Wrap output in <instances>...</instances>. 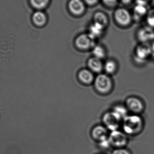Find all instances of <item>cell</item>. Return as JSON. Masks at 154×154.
<instances>
[{
  "instance_id": "28",
  "label": "cell",
  "mask_w": 154,
  "mask_h": 154,
  "mask_svg": "<svg viewBox=\"0 0 154 154\" xmlns=\"http://www.w3.org/2000/svg\"><path fill=\"white\" fill-rule=\"evenodd\" d=\"M152 51L153 56H154V41L151 44Z\"/></svg>"
},
{
  "instance_id": "19",
  "label": "cell",
  "mask_w": 154,
  "mask_h": 154,
  "mask_svg": "<svg viewBox=\"0 0 154 154\" xmlns=\"http://www.w3.org/2000/svg\"><path fill=\"white\" fill-rule=\"evenodd\" d=\"M103 28V27L100 25L95 23L94 25H92L91 27L90 34L89 35L92 39H93L100 35Z\"/></svg>"
},
{
  "instance_id": "16",
  "label": "cell",
  "mask_w": 154,
  "mask_h": 154,
  "mask_svg": "<svg viewBox=\"0 0 154 154\" xmlns=\"http://www.w3.org/2000/svg\"><path fill=\"white\" fill-rule=\"evenodd\" d=\"M92 49L93 57L101 60L105 58V57H106V49L102 46L100 45H97L94 46Z\"/></svg>"
},
{
  "instance_id": "10",
  "label": "cell",
  "mask_w": 154,
  "mask_h": 154,
  "mask_svg": "<svg viewBox=\"0 0 154 154\" xmlns=\"http://www.w3.org/2000/svg\"><path fill=\"white\" fill-rule=\"evenodd\" d=\"M109 136L107 128L103 126H96L91 131V136L100 144L108 141Z\"/></svg>"
},
{
  "instance_id": "18",
  "label": "cell",
  "mask_w": 154,
  "mask_h": 154,
  "mask_svg": "<svg viewBox=\"0 0 154 154\" xmlns=\"http://www.w3.org/2000/svg\"><path fill=\"white\" fill-rule=\"evenodd\" d=\"M113 111L119 115L123 119L128 115V111L125 105H117L113 108Z\"/></svg>"
},
{
  "instance_id": "9",
  "label": "cell",
  "mask_w": 154,
  "mask_h": 154,
  "mask_svg": "<svg viewBox=\"0 0 154 154\" xmlns=\"http://www.w3.org/2000/svg\"><path fill=\"white\" fill-rule=\"evenodd\" d=\"M75 45L80 50L87 51L93 48L94 42L93 39L87 34H82L76 39Z\"/></svg>"
},
{
  "instance_id": "17",
  "label": "cell",
  "mask_w": 154,
  "mask_h": 154,
  "mask_svg": "<svg viewBox=\"0 0 154 154\" xmlns=\"http://www.w3.org/2000/svg\"><path fill=\"white\" fill-rule=\"evenodd\" d=\"M32 19L34 23L38 26H41L46 22V16L42 12L38 11L35 13L32 16Z\"/></svg>"
},
{
  "instance_id": "5",
  "label": "cell",
  "mask_w": 154,
  "mask_h": 154,
  "mask_svg": "<svg viewBox=\"0 0 154 154\" xmlns=\"http://www.w3.org/2000/svg\"><path fill=\"white\" fill-rule=\"evenodd\" d=\"M123 120V119L113 110L105 113L102 117V121L105 127L111 131L117 130Z\"/></svg>"
},
{
  "instance_id": "6",
  "label": "cell",
  "mask_w": 154,
  "mask_h": 154,
  "mask_svg": "<svg viewBox=\"0 0 154 154\" xmlns=\"http://www.w3.org/2000/svg\"><path fill=\"white\" fill-rule=\"evenodd\" d=\"M139 43L152 44L154 41V29L148 25L140 27L137 32Z\"/></svg>"
},
{
  "instance_id": "20",
  "label": "cell",
  "mask_w": 154,
  "mask_h": 154,
  "mask_svg": "<svg viewBox=\"0 0 154 154\" xmlns=\"http://www.w3.org/2000/svg\"><path fill=\"white\" fill-rule=\"evenodd\" d=\"M95 23L104 27L106 24L107 20L106 15L101 12H98L94 16Z\"/></svg>"
},
{
  "instance_id": "23",
  "label": "cell",
  "mask_w": 154,
  "mask_h": 154,
  "mask_svg": "<svg viewBox=\"0 0 154 154\" xmlns=\"http://www.w3.org/2000/svg\"><path fill=\"white\" fill-rule=\"evenodd\" d=\"M112 154H131L128 150L123 148H117L112 152Z\"/></svg>"
},
{
  "instance_id": "24",
  "label": "cell",
  "mask_w": 154,
  "mask_h": 154,
  "mask_svg": "<svg viewBox=\"0 0 154 154\" xmlns=\"http://www.w3.org/2000/svg\"><path fill=\"white\" fill-rule=\"evenodd\" d=\"M106 4L109 5H115L117 2V0H103Z\"/></svg>"
},
{
  "instance_id": "8",
  "label": "cell",
  "mask_w": 154,
  "mask_h": 154,
  "mask_svg": "<svg viewBox=\"0 0 154 154\" xmlns=\"http://www.w3.org/2000/svg\"><path fill=\"white\" fill-rule=\"evenodd\" d=\"M149 10V4L136 3L133 10V18L136 21H141L146 19Z\"/></svg>"
},
{
  "instance_id": "25",
  "label": "cell",
  "mask_w": 154,
  "mask_h": 154,
  "mask_svg": "<svg viewBox=\"0 0 154 154\" xmlns=\"http://www.w3.org/2000/svg\"><path fill=\"white\" fill-rule=\"evenodd\" d=\"M151 0H135L136 3H140L147 4H149Z\"/></svg>"
},
{
  "instance_id": "11",
  "label": "cell",
  "mask_w": 154,
  "mask_h": 154,
  "mask_svg": "<svg viewBox=\"0 0 154 154\" xmlns=\"http://www.w3.org/2000/svg\"><path fill=\"white\" fill-rule=\"evenodd\" d=\"M115 18L119 24L127 26L132 22L133 16L126 9L119 8L115 13Z\"/></svg>"
},
{
  "instance_id": "3",
  "label": "cell",
  "mask_w": 154,
  "mask_h": 154,
  "mask_svg": "<svg viewBox=\"0 0 154 154\" xmlns=\"http://www.w3.org/2000/svg\"><path fill=\"white\" fill-rule=\"evenodd\" d=\"M153 56L151 44L141 43L136 47L134 53V58L137 63L143 64Z\"/></svg>"
},
{
  "instance_id": "12",
  "label": "cell",
  "mask_w": 154,
  "mask_h": 154,
  "mask_svg": "<svg viewBox=\"0 0 154 154\" xmlns=\"http://www.w3.org/2000/svg\"><path fill=\"white\" fill-rule=\"evenodd\" d=\"M78 78L80 82L86 85L92 84L95 79L93 72L88 69H81L78 73Z\"/></svg>"
},
{
  "instance_id": "7",
  "label": "cell",
  "mask_w": 154,
  "mask_h": 154,
  "mask_svg": "<svg viewBox=\"0 0 154 154\" xmlns=\"http://www.w3.org/2000/svg\"><path fill=\"white\" fill-rule=\"evenodd\" d=\"M109 141L111 146L117 148H123L127 143V137L125 133L118 130L111 131L109 136Z\"/></svg>"
},
{
  "instance_id": "26",
  "label": "cell",
  "mask_w": 154,
  "mask_h": 154,
  "mask_svg": "<svg viewBox=\"0 0 154 154\" xmlns=\"http://www.w3.org/2000/svg\"><path fill=\"white\" fill-rule=\"evenodd\" d=\"M97 0H85L87 3L90 5H92L95 4Z\"/></svg>"
},
{
  "instance_id": "2",
  "label": "cell",
  "mask_w": 154,
  "mask_h": 154,
  "mask_svg": "<svg viewBox=\"0 0 154 154\" xmlns=\"http://www.w3.org/2000/svg\"><path fill=\"white\" fill-rule=\"evenodd\" d=\"M93 83L95 89L100 94H108L113 89V80L107 74H99L95 78Z\"/></svg>"
},
{
  "instance_id": "4",
  "label": "cell",
  "mask_w": 154,
  "mask_h": 154,
  "mask_svg": "<svg viewBox=\"0 0 154 154\" xmlns=\"http://www.w3.org/2000/svg\"><path fill=\"white\" fill-rule=\"evenodd\" d=\"M128 112L131 114L141 115L144 112L146 105L142 99L136 96H130L126 99L125 104Z\"/></svg>"
},
{
  "instance_id": "1",
  "label": "cell",
  "mask_w": 154,
  "mask_h": 154,
  "mask_svg": "<svg viewBox=\"0 0 154 154\" xmlns=\"http://www.w3.org/2000/svg\"><path fill=\"white\" fill-rule=\"evenodd\" d=\"M121 125L125 134L134 135L142 132L144 126V121L141 115L131 114L124 119Z\"/></svg>"
},
{
  "instance_id": "15",
  "label": "cell",
  "mask_w": 154,
  "mask_h": 154,
  "mask_svg": "<svg viewBox=\"0 0 154 154\" xmlns=\"http://www.w3.org/2000/svg\"><path fill=\"white\" fill-rule=\"evenodd\" d=\"M118 65L114 60H108L104 64V70L108 75L115 74L117 71Z\"/></svg>"
},
{
  "instance_id": "22",
  "label": "cell",
  "mask_w": 154,
  "mask_h": 154,
  "mask_svg": "<svg viewBox=\"0 0 154 154\" xmlns=\"http://www.w3.org/2000/svg\"><path fill=\"white\" fill-rule=\"evenodd\" d=\"M49 0H30L32 5L38 9H41L45 7Z\"/></svg>"
},
{
  "instance_id": "13",
  "label": "cell",
  "mask_w": 154,
  "mask_h": 154,
  "mask_svg": "<svg viewBox=\"0 0 154 154\" xmlns=\"http://www.w3.org/2000/svg\"><path fill=\"white\" fill-rule=\"evenodd\" d=\"M88 69L93 73H101L104 69V64L101 60L93 57L89 59L87 62Z\"/></svg>"
},
{
  "instance_id": "14",
  "label": "cell",
  "mask_w": 154,
  "mask_h": 154,
  "mask_svg": "<svg viewBox=\"0 0 154 154\" xmlns=\"http://www.w3.org/2000/svg\"><path fill=\"white\" fill-rule=\"evenodd\" d=\"M69 7L71 12L76 14H80L84 10V5L80 0H71Z\"/></svg>"
},
{
  "instance_id": "27",
  "label": "cell",
  "mask_w": 154,
  "mask_h": 154,
  "mask_svg": "<svg viewBox=\"0 0 154 154\" xmlns=\"http://www.w3.org/2000/svg\"><path fill=\"white\" fill-rule=\"evenodd\" d=\"M121 1L124 4H128L130 3L133 0H121Z\"/></svg>"
},
{
  "instance_id": "21",
  "label": "cell",
  "mask_w": 154,
  "mask_h": 154,
  "mask_svg": "<svg viewBox=\"0 0 154 154\" xmlns=\"http://www.w3.org/2000/svg\"><path fill=\"white\" fill-rule=\"evenodd\" d=\"M145 19L147 25L154 29V8L149 10Z\"/></svg>"
}]
</instances>
